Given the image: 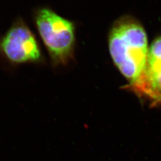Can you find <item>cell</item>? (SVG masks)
<instances>
[{
    "label": "cell",
    "mask_w": 161,
    "mask_h": 161,
    "mask_svg": "<svg viewBox=\"0 0 161 161\" xmlns=\"http://www.w3.org/2000/svg\"><path fill=\"white\" fill-rule=\"evenodd\" d=\"M109 48L115 66L128 80L129 86L136 84L144 71L149 51L143 26L131 18L119 20L110 31Z\"/></svg>",
    "instance_id": "obj_1"
},
{
    "label": "cell",
    "mask_w": 161,
    "mask_h": 161,
    "mask_svg": "<svg viewBox=\"0 0 161 161\" xmlns=\"http://www.w3.org/2000/svg\"><path fill=\"white\" fill-rule=\"evenodd\" d=\"M35 22L53 63L56 65L69 64L74 55V24L48 8L37 10Z\"/></svg>",
    "instance_id": "obj_2"
},
{
    "label": "cell",
    "mask_w": 161,
    "mask_h": 161,
    "mask_svg": "<svg viewBox=\"0 0 161 161\" xmlns=\"http://www.w3.org/2000/svg\"><path fill=\"white\" fill-rule=\"evenodd\" d=\"M0 51L14 64L38 62L42 53L32 31L22 20H17L0 41Z\"/></svg>",
    "instance_id": "obj_3"
},
{
    "label": "cell",
    "mask_w": 161,
    "mask_h": 161,
    "mask_svg": "<svg viewBox=\"0 0 161 161\" xmlns=\"http://www.w3.org/2000/svg\"><path fill=\"white\" fill-rule=\"evenodd\" d=\"M139 97L153 106L161 104V36L150 47L144 71L138 81L130 86Z\"/></svg>",
    "instance_id": "obj_4"
}]
</instances>
